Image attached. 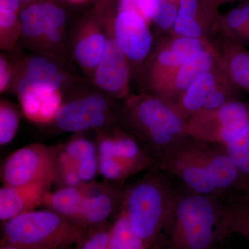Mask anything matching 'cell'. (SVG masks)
Masks as SVG:
<instances>
[{
  "label": "cell",
  "instance_id": "1",
  "mask_svg": "<svg viewBox=\"0 0 249 249\" xmlns=\"http://www.w3.org/2000/svg\"><path fill=\"white\" fill-rule=\"evenodd\" d=\"M187 191L222 201L245 193L226 147L189 137L160 166Z\"/></svg>",
  "mask_w": 249,
  "mask_h": 249
},
{
  "label": "cell",
  "instance_id": "2",
  "mask_svg": "<svg viewBox=\"0 0 249 249\" xmlns=\"http://www.w3.org/2000/svg\"><path fill=\"white\" fill-rule=\"evenodd\" d=\"M118 122L137 139L157 167L189 138L187 121L175 103L151 93L130 95Z\"/></svg>",
  "mask_w": 249,
  "mask_h": 249
},
{
  "label": "cell",
  "instance_id": "3",
  "mask_svg": "<svg viewBox=\"0 0 249 249\" xmlns=\"http://www.w3.org/2000/svg\"><path fill=\"white\" fill-rule=\"evenodd\" d=\"M165 249H217L229 235L224 227L222 201L178 188Z\"/></svg>",
  "mask_w": 249,
  "mask_h": 249
},
{
  "label": "cell",
  "instance_id": "4",
  "mask_svg": "<svg viewBox=\"0 0 249 249\" xmlns=\"http://www.w3.org/2000/svg\"><path fill=\"white\" fill-rule=\"evenodd\" d=\"M147 173L127 188L123 209L131 227L147 248L163 234L173 217L178 188L174 178L160 168Z\"/></svg>",
  "mask_w": 249,
  "mask_h": 249
},
{
  "label": "cell",
  "instance_id": "5",
  "mask_svg": "<svg viewBox=\"0 0 249 249\" xmlns=\"http://www.w3.org/2000/svg\"><path fill=\"white\" fill-rule=\"evenodd\" d=\"M87 229L50 210H34L4 222L3 242L29 249H61L78 244Z\"/></svg>",
  "mask_w": 249,
  "mask_h": 249
},
{
  "label": "cell",
  "instance_id": "6",
  "mask_svg": "<svg viewBox=\"0 0 249 249\" xmlns=\"http://www.w3.org/2000/svg\"><path fill=\"white\" fill-rule=\"evenodd\" d=\"M61 147L34 144L13 152L1 169L4 185L37 184L47 189L55 182Z\"/></svg>",
  "mask_w": 249,
  "mask_h": 249
},
{
  "label": "cell",
  "instance_id": "7",
  "mask_svg": "<svg viewBox=\"0 0 249 249\" xmlns=\"http://www.w3.org/2000/svg\"><path fill=\"white\" fill-rule=\"evenodd\" d=\"M249 125V101L238 100L187 121L191 138L225 146Z\"/></svg>",
  "mask_w": 249,
  "mask_h": 249
},
{
  "label": "cell",
  "instance_id": "8",
  "mask_svg": "<svg viewBox=\"0 0 249 249\" xmlns=\"http://www.w3.org/2000/svg\"><path fill=\"white\" fill-rule=\"evenodd\" d=\"M118 113L106 96L91 93L63 103L53 122L65 132L96 130L117 121Z\"/></svg>",
  "mask_w": 249,
  "mask_h": 249
},
{
  "label": "cell",
  "instance_id": "9",
  "mask_svg": "<svg viewBox=\"0 0 249 249\" xmlns=\"http://www.w3.org/2000/svg\"><path fill=\"white\" fill-rule=\"evenodd\" d=\"M67 14L53 0H34L19 14L21 35L31 43L57 47L62 44Z\"/></svg>",
  "mask_w": 249,
  "mask_h": 249
},
{
  "label": "cell",
  "instance_id": "10",
  "mask_svg": "<svg viewBox=\"0 0 249 249\" xmlns=\"http://www.w3.org/2000/svg\"><path fill=\"white\" fill-rule=\"evenodd\" d=\"M212 45L207 41L172 35L163 36L154 45L148 58L142 66L146 86L173 71L192 55Z\"/></svg>",
  "mask_w": 249,
  "mask_h": 249
},
{
  "label": "cell",
  "instance_id": "11",
  "mask_svg": "<svg viewBox=\"0 0 249 249\" xmlns=\"http://www.w3.org/2000/svg\"><path fill=\"white\" fill-rule=\"evenodd\" d=\"M150 24L132 11H118L112 24L113 38L130 65L142 66L153 49Z\"/></svg>",
  "mask_w": 249,
  "mask_h": 249
},
{
  "label": "cell",
  "instance_id": "12",
  "mask_svg": "<svg viewBox=\"0 0 249 249\" xmlns=\"http://www.w3.org/2000/svg\"><path fill=\"white\" fill-rule=\"evenodd\" d=\"M213 46L195 53L173 71L160 77L147 86L151 93L176 104L191 85L201 75L217 65Z\"/></svg>",
  "mask_w": 249,
  "mask_h": 249
},
{
  "label": "cell",
  "instance_id": "13",
  "mask_svg": "<svg viewBox=\"0 0 249 249\" xmlns=\"http://www.w3.org/2000/svg\"><path fill=\"white\" fill-rule=\"evenodd\" d=\"M218 8L209 0H178V18L169 35L212 43L219 34Z\"/></svg>",
  "mask_w": 249,
  "mask_h": 249
},
{
  "label": "cell",
  "instance_id": "14",
  "mask_svg": "<svg viewBox=\"0 0 249 249\" xmlns=\"http://www.w3.org/2000/svg\"><path fill=\"white\" fill-rule=\"evenodd\" d=\"M93 78L98 88L112 97L124 100L130 96L131 65L111 34L107 36L104 53Z\"/></svg>",
  "mask_w": 249,
  "mask_h": 249
},
{
  "label": "cell",
  "instance_id": "15",
  "mask_svg": "<svg viewBox=\"0 0 249 249\" xmlns=\"http://www.w3.org/2000/svg\"><path fill=\"white\" fill-rule=\"evenodd\" d=\"M116 182H88L78 225L89 229L103 223L124 208L127 188Z\"/></svg>",
  "mask_w": 249,
  "mask_h": 249
},
{
  "label": "cell",
  "instance_id": "16",
  "mask_svg": "<svg viewBox=\"0 0 249 249\" xmlns=\"http://www.w3.org/2000/svg\"><path fill=\"white\" fill-rule=\"evenodd\" d=\"M80 27L73 41V58L80 67L93 75L104 53L107 36L94 18H88Z\"/></svg>",
  "mask_w": 249,
  "mask_h": 249
},
{
  "label": "cell",
  "instance_id": "17",
  "mask_svg": "<svg viewBox=\"0 0 249 249\" xmlns=\"http://www.w3.org/2000/svg\"><path fill=\"white\" fill-rule=\"evenodd\" d=\"M211 45L218 64L239 88L249 95V51L219 34Z\"/></svg>",
  "mask_w": 249,
  "mask_h": 249
},
{
  "label": "cell",
  "instance_id": "18",
  "mask_svg": "<svg viewBox=\"0 0 249 249\" xmlns=\"http://www.w3.org/2000/svg\"><path fill=\"white\" fill-rule=\"evenodd\" d=\"M67 80L66 73L56 62L42 55L31 57L26 62L16 79L18 97L26 90L37 87H49L61 89Z\"/></svg>",
  "mask_w": 249,
  "mask_h": 249
},
{
  "label": "cell",
  "instance_id": "19",
  "mask_svg": "<svg viewBox=\"0 0 249 249\" xmlns=\"http://www.w3.org/2000/svg\"><path fill=\"white\" fill-rule=\"evenodd\" d=\"M19 99L26 117L40 124L53 121L63 104L61 89L49 87L30 88Z\"/></svg>",
  "mask_w": 249,
  "mask_h": 249
},
{
  "label": "cell",
  "instance_id": "20",
  "mask_svg": "<svg viewBox=\"0 0 249 249\" xmlns=\"http://www.w3.org/2000/svg\"><path fill=\"white\" fill-rule=\"evenodd\" d=\"M47 189L37 184L6 186L0 189V219L6 222L42 205Z\"/></svg>",
  "mask_w": 249,
  "mask_h": 249
},
{
  "label": "cell",
  "instance_id": "21",
  "mask_svg": "<svg viewBox=\"0 0 249 249\" xmlns=\"http://www.w3.org/2000/svg\"><path fill=\"white\" fill-rule=\"evenodd\" d=\"M226 76L219 64L199 76L176 103L183 117L188 121L202 110L208 98Z\"/></svg>",
  "mask_w": 249,
  "mask_h": 249
},
{
  "label": "cell",
  "instance_id": "22",
  "mask_svg": "<svg viewBox=\"0 0 249 249\" xmlns=\"http://www.w3.org/2000/svg\"><path fill=\"white\" fill-rule=\"evenodd\" d=\"M87 184L83 182L77 186L62 187L52 193L46 191L42 205L78 225Z\"/></svg>",
  "mask_w": 249,
  "mask_h": 249
},
{
  "label": "cell",
  "instance_id": "23",
  "mask_svg": "<svg viewBox=\"0 0 249 249\" xmlns=\"http://www.w3.org/2000/svg\"><path fill=\"white\" fill-rule=\"evenodd\" d=\"M223 217L228 235L237 234L249 242V194L239 193L223 201Z\"/></svg>",
  "mask_w": 249,
  "mask_h": 249
},
{
  "label": "cell",
  "instance_id": "24",
  "mask_svg": "<svg viewBox=\"0 0 249 249\" xmlns=\"http://www.w3.org/2000/svg\"><path fill=\"white\" fill-rule=\"evenodd\" d=\"M62 150L76 163L82 181L91 182L98 171V152L94 144L79 137L72 139Z\"/></svg>",
  "mask_w": 249,
  "mask_h": 249
},
{
  "label": "cell",
  "instance_id": "25",
  "mask_svg": "<svg viewBox=\"0 0 249 249\" xmlns=\"http://www.w3.org/2000/svg\"><path fill=\"white\" fill-rule=\"evenodd\" d=\"M219 30L223 36L249 51V0H244L237 7L220 14Z\"/></svg>",
  "mask_w": 249,
  "mask_h": 249
},
{
  "label": "cell",
  "instance_id": "26",
  "mask_svg": "<svg viewBox=\"0 0 249 249\" xmlns=\"http://www.w3.org/2000/svg\"><path fill=\"white\" fill-rule=\"evenodd\" d=\"M19 0H0V33L3 48H11L21 35Z\"/></svg>",
  "mask_w": 249,
  "mask_h": 249
},
{
  "label": "cell",
  "instance_id": "27",
  "mask_svg": "<svg viewBox=\"0 0 249 249\" xmlns=\"http://www.w3.org/2000/svg\"><path fill=\"white\" fill-rule=\"evenodd\" d=\"M142 239L134 231L128 217L121 210L115 222L110 228L108 249H147Z\"/></svg>",
  "mask_w": 249,
  "mask_h": 249
},
{
  "label": "cell",
  "instance_id": "28",
  "mask_svg": "<svg viewBox=\"0 0 249 249\" xmlns=\"http://www.w3.org/2000/svg\"><path fill=\"white\" fill-rule=\"evenodd\" d=\"M225 147L238 170L244 191L249 194V125Z\"/></svg>",
  "mask_w": 249,
  "mask_h": 249
},
{
  "label": "cell",
  "instance_id": "29",
  "mask_svg": "<svg viewBox=\"0 0 249 249\" xmlns=\"http://www.w3.org/2000/svg\"><path fill=\"white\" fill-rule=\"evenodd\" d=\"M19 112L5 101L0 105V144L5 145L14 139L19 124Z\"/></svg>",
  "mask_w": 249,
  "mask_h": 249
},
{
  "label": "cell",
  "instance_id": "30",
  "mask_svg": "<svg viewBox=\"0 0 249 249\" xmlns=\"http://www.w3.org/2000/svg\"><path fill=\"white\" fill-rule=\"evenodd\" d=\"M55 182H58L62 187L77 186L83 183L76 163L62 147L58 156Z\"/></svg>",
  "mask_w": 249,
  "mask_h": 249
},
{
  "label": "cell",
  "instance_id": "31",
  "mask_svg": "<svg viewBox=\"0 0 249 249\" xmlns=\"http://www.w3.org/2000/svg\"><path fill=\"white\" fill-rule=\"evenodd\" d=\"M178 10V1L163 0L154 16L151 24L157 30L164 33L165 36L169 35L176 22Z\"/></svg>",
  "mask_w": 249,
  "mask_h": 249
},
{
  "label": "cell",
  "instance_id": "32",
  "mask_svg": "<svg viewBox=\"0 0 249 249\" xmlns=\"http://www.w3.org/2000/svg\"><path fill=\"white\" fill-rule=\"evenodd\" d=\"M163 1V0H119L118 11H134L140 15L150 24Z\"/></svg>",
  "mask_w": 249,
  "mask_h": 249
},
{
  "label": "cell",
  "instance_id": "33",
  "mask_svg": "<svg viewBox=\"0 0 249 249\" xmlns=\"http://www.w3.org/2000/svg\"><path fill=\"white\" fill-rule=\"evenodd\" d=\"M91 227L87 229L86 233L78 242L77 249H108L110 228Z\"/></svg>",
  "mask_w": 249,
  "mask_h": 249
},
{
  "label": "cell",
  "instance_id": "34",
  "mask_svg": "<svg viewBox=\"0 0 249 249\" xmlns=\"http://www.w3.org/2000/svg\"><path fill=\"white\" fill-rule=\"evenodd\" d=\"M12 68L7 59L0 57V91L4 92L9 88L12 79Z\"/></svg>",
  "mask_w": 249,
  "mask_h": 249
},
{
  "label": "cell",
  "instance_id": "35",
  "mask_svg": "<svg viewBox=\"0 0 249 249\" xmlns=\"http://www.w3.org/2000/svg\"><path fill=\"white\" fill-rule=\"evenodd\" d=\"M0 249H29L25 247H21V246L14 245V244L7 243V242H2L1 248Z\"/></svg>",
  "mask_w": 249,
  "mask_h": 249
},
{
  "label": "cell",
  "instance_id": "36",
  "mask_svg": "<svg viewBox=\"0 0 249 249\" xmlns=\"http://www.w3.org/2000/svg\"><path fill=\"white\" fill-rule=\"evenodd\" d=\"M211 4H213L214 6L218 8L223 4H228V3L232 2V1H237V0H209Z\"/></svg>",
  "mask_w": 249,
  "mask_h": 249
},
{
  "label": "cell",
  "instance_id": "37",
  "mask_svg": "<svg viewBox=\"0 0 249 249\" xmlns=\"http://www.w3.org/2000/svg\"><path fill=\"white\" fill-rule=\"evenodd\" d=\"M19 2L22 4V9L24 7V6H27V5L30 4V3L34 1V0H19Z\"/></svg>",
  "mask_w": 249,
  "mask_h": 249
},
{
  "label": "cell",
  "instance_id": "38",
  "mask_svg": "<svg viewBox=\"0 0 249 249\" xmlns=\"http://www.w3.org/2000/svg\"><path fill=\"white\" fill-rule=\"evenodd\" d=\"M66 1L71 4H80V3L85 2L87 0H66Z\"/></svg>",
  "mask_w": 249,
  "mask_h": 249
},
{
  "label": "cell",
  "instance_id": "39",
  "mask_svg": "<svg viewBox=\"0 0 249 249\" xmlns=\"http://www.w3.org/2000/svg\"><path fill=\"white\" fill-rule=\"evenodd\" d=\"M70 249L68 248V247H67V248H64V249Z\"/></svg>",
  "mask_w": 249,
  "mask_h": 249
},
{
  "label": "cell",
  "instance_id": "40",
  "mask_svg": "<svg viewBox=\"0 0 249 249\" xmlns=\"http://www.w3.org/2000/svg\"><path fill=\"white\" fill-rule=\"evenodd\" d=\"M176 1H178V0H176Z\"/></svg>",
  "mask_w": 249,
  "mask_h": 249
}]
</instances>
